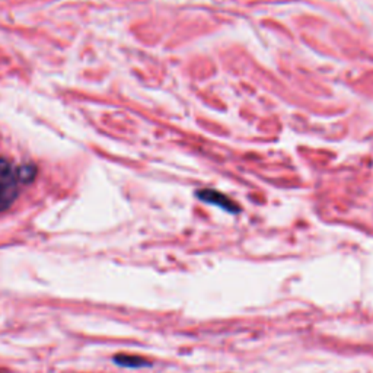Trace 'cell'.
I'll list each match as a JSON object with an SVG mask.
<instances>
[{
    "mask_svg": "<svg viewBox=\"0 0 373 373\" xmlns=\"http://www.w3.org/2000/svg\"><path fill=\"white\" fill-rule=\"evenodd\" d=\"M18 197V180L13 173L0 175V212L12 206Z\"/></svg>",
    "mask_w": 373,
    "mask_h": 373,
    "instance_id": "1",
    "label": "cell"
},
{
    "mask_svg": "<svg viewBox=\"0 0 373 373\" xmlns=\"http://www.w3.org/2000/svg\"><path fill=\"white\" fill-rule=\"evenodd\" d=\"M197 197L200 200H203L206 201V203L212 205V206H217V207H221L223 209L225 212H229V213H238L241 209L239 206L235 203V201H233L232 198H229L228 196L219 193V191H216V190H210V189H206V190H200L197 193Z\"/></svg>",
    "mask_w": 373,
    "mask_h": 373,
    "instance_id": "2",
    "label": "cell"
},
{
    "mask_svg": "<svg viewBox=\"0 0 373 373\" xmlns=\"http://www.w3.org/2000/svg\"><path fill=\"white\" fill-rule=\"evenodd\" d=\"M114 363L122 367H130V369H138V367H149L152 363L146 360L145 357L140 356H133V354H117L114 356Z\"/></svg>",
    "mask_w": 373,
    "mask_h": 373,
    "instance_id": "3",
    "label": "cell"
},
{
    "mask_svg": "<svg viewBox=\"0 0 373 373\" xmlns=\"http://www.w3.org/2000/svg\"><path fill=\"white\" fill-rule=\"evenodd\" d=\"M17 180L21 182H31L37 175V168L34 165H22L17 169Z\"/></svg>",
    "mask_w": 373,
    "mask_h": 373,
    "instance_id": "4",
    "label": "cell"
},
{
    "mask_svg": "<svg viewBox=\"0 0 373 373\" xmlns=\"http://www.w3.org/2000/svg\"><path fill=\"white\" fill-rule=\"evenodd\" d=\"M10 173H13L12 165L6 159L0 158V175H6V174H10Z\"/></svg>",
    "mask_w": 373,
    "mask_h": 373,
    "instance_id": "5",
    "label": "cell"
}]
</instances>
